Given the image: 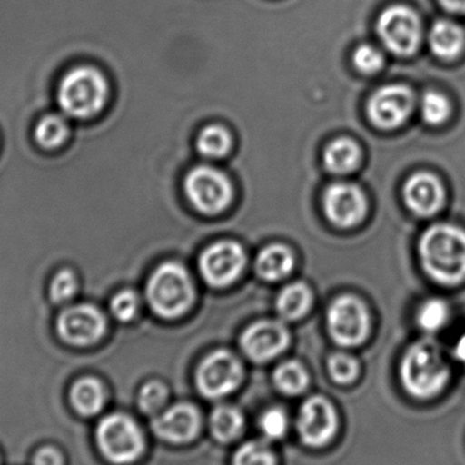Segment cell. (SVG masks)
I'll return each instance as SVG.
<instances>
[{"label":"cell","instance_id":"28","mask_svg":"<svg viewBox=\"0 0 465 465\" xmlns=\"http://www.w3.org/2000/svg\"><path fill=\"white\" fill-rule=\"evenodd\" d=\"M452 106L450 100L439 92H428L422 98V116L429 124L439 125L447 122Z\"/></svg>","mask_w":465,"mask_h":465},{"label":"cell","instance_id":"20","mask_svg":"<svg viewBox=\"0 0 465 465\" xmlns=\"http://www.w3.org/2000/svg\"><path fill=\"white\" fill-rule=\"evenodd\" d=\"M70 399L74 409L79 414L84 417H92L103 409L105 396H104L103 385L97 380L86 377L74 384L71 388Z\"/></svg>","mask_w":465,"mask_h":465},{"label":"cell","instance_id":"1","mask_svg":"<svg viewBox=\"0 0 465 465\" xmlns=\"http://www.w3.org/2000/svg\"><path fill=\"white\" fill-rule=\"evenodd\" d=\"M423 268L434 281L455 286L465 279V232L439 223L423 232L420 242Z\"/></svg>","mask_w":465,"mask_h":465},{"label":"cell","instance_id":"21","mask_svg":"<svg viewBox=\"0 0 465 465\" xmlns=\"http://www.w3.org/2000/svg\"><path fill=\"white\" fill-rule=\"evenodd\" d=\"M360 160V147L350 139H338L324 153L325 166L332 173H349L357 168Z\"/></svg>","mask_w":465,"mask_h":465},{"label":"cell","instance_id":"37","mask_svg":"<svg viewBox=\"0 0 465 465\" xmlns=\"http://www.w3.org/2000/svg\"><path fill=\"white\" fill-rule=\"evenodd\" d=\"M440 3L452 13H465V0H440Z\"/></svg>","mask_w":465,"mask_h":465},{"label":"cell","instance_id":"3","mask_svg":"<svg viewBox=\"0 0 465 465\" xmlns=\"http://www.w3.org/2000/svg\"><path fill=\"white\" fill-rule=\"evenodd\" d=\"M108 84L97 68L78 65L64 74L57 87V104L74 119H89L105 105Z\"/></svg>","mask_w":465,"mask_h":465},{"label":"cell","instance_id":"14","mask_svg":"<svg viewBox=\"0 0 465 465\" xmlns=\"http://www.w3.org/2000/svg\"><path fill=\"white\" fill-rule=\"evenodd\" d=\"M324 210L331 223L339 228H351L365 217V195L357 185H331L324 193Z\"/></svg>","mask_w":465,"mask_h":465},{"label":"cell","instance_id":"9","mask_svg":"<svg viewBox=\"0 0 465 465\" xmlns=\"http://www.w3.org/2000/svg\"><path fill=\"white\" fill-rule=\"evenodd\" d=\"M106 320L100 309L89 303L65 308L57 317V333L65 343L90 346L103 338Z\"/></svg>","mask_w":465,"mask_h":465},{"label":"cell","instance_id":"19","mask_svg":"<svg viewBox=\"0 0 465 465\" xmlns=\"http://www.w3.org/2000/svg\"><path fill=\"white\" fill-rule=\"evenodd\" d=\"M294 265L292 252L283 245H271L257 257V272L265 281H281L289 275Z\"/></svg>","mask_w":465,"mask_h":465},{"label":"cell","instance_id":"4","mask_svg":"<svg viewBox=\"0 0 465 465\" xmlns=\"http://www.w3.org/2000/svg\"><path fill=\"white\" fill-rule=\"evenodd\" d=\"M147 298L161 317L176 319L184 314L193 301V281L187 270L177 262L161 265L147 284Z\"/></svg>","mask_w":465,"mask_h":465},{"label":"cell","instance_id":"18","mask_svg":"<svg viewBox=\"0 0 465 465\" xmlns=\"http://www.w3.org/2000/svg\"><path fill=\"white\" fill-rule=\"evenodd\" d=\"M431 51L441 59L459 56L465 45V33L460 25L450 19H439L429 35Z\"/></svg>","mask_w":465,"mask_h":465},{"label":"cell","instance_id":"29","mask_svg":"<svg viewBox=\"0 0 465 465\" xmlns=\"http://www.w3.org/2000/svg\"><path fill=\"white\" fill-rule=\"evenodd\" d=\"M232 465H276L272 450L260 441L243 444L234 455Z\"/></svg>","mask_w":465,"mask_h":465},{"label":"cell","instance_id":"36","mask_svg":"<svg viewBox=\"0 0 465 465\" xmlns=\"http://www.w3.org/2000/svg\"><path fill=\"white\" fill-rule=\"evenodd\" d=\"M62 456L54 448H43L35 453L33 465H62Z\"/></svg>","mask_w":465,"mask_h":465},{"label":"cell","instance_id":"33","mask_svg":"<svg viewBox=\"0 0 465 465\" xmlns=\"http://www.w3.org/2000/svg\"><path fill=\"white\" fill-rule=\"evenodd\" d=\"M139 298L131 290L117 292L111 301V312L119 322H131L138 314Z\"/></svg>","mask_w":465,"mask_h":465},{"label":"cell","instance_id":"13","mask_svg":"<svg viewBox=\"0 0 465 465\" xmlns=\"http://www.w3.org/2000/svg\"><path fill=\"white\" fill-rule=\"evenodd\" d=\"M245 267V253L238 243L221 241L210 246L201 259V271L212 286L232 283Z\"/></svg>","mask_w":465,"mask_h":465},{"label":"cell","instance_id":"16","mask_svg":"<svg viewBox=\"0 0 465 465\" xmlns=\"http://www.w3.org/2000/svg\"><path fill=\"white\" fill-rule=\"evenodd\" d=\"M201 428V417L198 410L190 404H176L155 415L153 430L166 441L188 442L198 434Z\"/></svg>","mask_w":465,"mask_h":465},{"label":"cell","instance_id":"10","mask_svg":"<svg viewBox=\"0 0 465 465\" xmlns=\"http://www.w3.org/2000/svg\"><path fill=\"white\" fill-rule=\"evenodd\" d=\"M242 380V366L229 351H217L201 363L196 374L199 391L209 399L229 395Z\"/></svg>","mask_w":465,"mask_h":465},{"label":"cell","instance_id":"23","mask_svg":"<svg viewBox=\"0 0 465 465\" xmlns=\"http://www.w3.org/2000/svg\"><path fill=\"white\" fill-rule=\"evenodd\" d=\"M70 136L67 120L60 114H46L35 125V138L44 149H56Z\"/></svg>","mask_w":465,"mask_h":465},{"label":"cell","instance_id":"11","mask_svg":"<svg viewBox=\"0 0 465 465\" xmlns=\"http://www.w3.org/2000/svg\"><path fill=\"white\" fill-rule=\"evenodd\" d=\"M297 428L303 444L312 448L324 447L338 429L335 409L327 399L309 398L298 412Z\"/></svg>","mask_w":465,"mask_h":465},{"label":"cell","instance_id":"7","mask_svg":"<svg viewBox=\"0 0 465 465\" xmlns=\"http://www.w3.org/2000/svg\"><path fill=\"white\" fill-rule=\"evenodd\" d=\"M191 203L204 214H218L231 204L232 188L225 174L209 166L193 169L185 180Z\"/></svg>","mask_w":465,"mask_h":465},{"label":"cell","instance_id":"34","mask_svg":"<svg viewBox=\"0 0 465 465\" xmlns=\"http://www.w3.org/2000/svg\"><path fill=\"white\" fill-rule=\"evenodd\" d=\"M331 377L339 384H350L358 376V363L346 354L333 355L330 360Z\"/></svg>","mask_w":465,"mask_h":465},{"label":"cell","instance_id":"2","mask_svg":"<svg viewBox=\"0 0 465 465\" xmlns=\"http://www.w3.org/2000/svg\"><path fill=\"white\" fill-rule=\"evenodd\" d=\"M450 377V365L439 346L431 341L415 343L401 360V384L414 398L430 399L439 395Z\"/></svg>","mask_w":465,"mask_h":465},{"label":"cell","instance_id":"27","mask_svg":"<svg viewBox=\"0 0 465 465\" xmlns=\"http://www.w3.org/2000/svg\"><path fill=\"white\" fill-rule=\"evenodd\" d=\"M450 320V308L442 300H428L418 312V324L428 332L441 330Z\"/></svg>","mask_w":465,"mask_h":465},{"label":"cell","instance_id":"25","mask_svg":"<svg viewBox=\"0 0 465 465\" xmlns=\"http://www.w3.org/2000/svg\"><path fill=\"white\" fill-rule=\"evenodd\" d=\"M276 387L281 392L289 396L300 395L306 390L309 382V376L305 369L294 361L282 363L273 374Z\"/></svg>","mask_w":465,"mask_h":465},{"label":"cell","instance_id":"32","mask_svg":"<svg viewBox=\"0 0 465 465\" xmlns=\"http://www.w3.org/2000/svg\"><path fill=\"white\" fill-rule=\"evenodd\" d=\"M289 428V420L283 410L271 409L260 420V430L268 440H281Z\"/></svg>","mask_w":465,"mask_h":465},{"label":"cell","instance_id":"15","mask_svg":"<svg viewBox=\"0 0 465 465\" xmlns=\"http://www.w3.org/2000/svg\"><path fill=\"white\" fill-rule=\"evenodd\" d=\"M289 344V333L276 322H260L243 332L241 346L256 362H265L281 354Z\"/></svg>","mask_w":465,"mask_h":465},{"label":"cell","instance_id":"24","mask_svg":"<svg viewBox=\"0 0 465 465\" xmlns=\"http://www.w3.org/2000/svg\"><path fill=\"white\" fill-rule=\"evenodd\" d=\"M212 431L215 439L231 442L240 436L243 429V417L234 407H218L212 414Z\"/></svg>","mask_w":465,"mask_h":465},{"label":"cell","instance_id":"17","mask_svg":"<svg viewBox=\"0 0 465 465\" xmlns=\"http://www.w3.org/2000/svg\"><path fill=\"white\" fill-rule=\"evenodd\" d=\"M404 201L414 214L430 217L437 214L444 204V187L434 174H414L404 187Z\"/></svg>","mask_w":465,"mask_h":465},{"label":"cell","instance_id":"8","mask_svg":"<svg viewBox=\"0 0 465 465\" xmlns=\"http://www.w3.org/2000/svg\"><path fill=\"white\" fill-rule=\"evenodd\" d=\"M369 314L358 298L344 295L328 311V327L336 343L354 347L365 341L369 332Z\"/></svg>","mask_w":465,"mask_h":465},{"label":"cell","instance_id":"26","mask_svg":"<svg viewBox=\"0 0 465 465\" xmlns=\"http://www.w3.org/2000/svg\"><path fill=\"white\" fill-rule=\"evenodd\" d=\"M232 147V138L225 128L210 125L202 131L198 139V149L204 157L221 158L228 154Z\"/></svg>","mask_w":465,"mask_h":465},{"label":"cell","instance_id":"31","mask_svg":"<svg viewBox=\"0 0 465 465\" xmlns=\"http://www.w3.org/2000/svg\"><path fill=\"white\" fill-rule=\"evenodd\" d=\"M168 399V390L161 382L152 381L144 385L139 392V409L144 414L154 415L163 410Z\"/></svg>","mask_w":465,"mask_h":465},{"label":"cell","instance_id":"38","mask_svg":"<svg viewBox=\"0 0 465 465\" xmlns=\"http://www.w3.org/2000/svg\"><path fill=\"white\" fill-rule=\"evenodd\" d=\"M455 357L458 358L460 362L465 363V333L459 339L458 343H456Z\"/></svg>","mask_w":465,"mask_h":465},{"label":"cell","instance_id":"30","mask_svg":"<svg viewBox=\"0 0 465 465\" xmlns=\"http://www.w3.org/2000/svg\"><path fill=\"white\" fill-rule=\"evenodd\" d=\"M78 292V279L71 270H60L49 284V297L54 303H67Z\"/></svg>","mask_w":465,"mask_h":465},{"label":"cell","instance_id":"6","mask_svg":"<svg viewBox=\"0 0 465 465\" xmlns=\"http://www.w3.org/2000/svg\"><path fill=\"white\" fill-rule=\"evenodd\" d=\"M377 33L384 45L399 56H410L422 40L420 15L407 5H391L380 15Z\"/></svg>","mask_w":465,"mask_h":465},{"label":"cell","instance_id":"5","mask_svg":"<svg viewBox=\"0 0 465 465\" xmlns=\"http://www.w3.org/2000/svg\"><path fill=\"white\" fill-rule=\"evenodd\" d=\"M95 437L101 453L114 464L133 463L143 452V434L127 415L114 414L104 418Z\"/></svg>","mask_w":465,"mask_h":465},{"label":"cell","instance_id":"35","mask_svg":"<svg viewBox=\"0 0 465 465\" xmlns=\"http://www.w3.org/2000/svg\"><path fill=\"white\" fill-rule=\"evenodd\" d=\"M354 64L361 73L374 74L381 70L382 64H384V56L373 45L365 44V45L358 46L355 51Z\"/></svg>","mask_w":465,"mask_h":465},{"label":"cell","instance_id":"12","mask_svg":"<svg viewBox=\"0 0 465 465\" xmlns=\"http://www.w3.org/2000/svg\"><path fill=\"white\" fill-rule=\"evenodd\" d=\"M414 108V94L406 86H385L374 93L368 114L377 127L392 130L406 122Z\"/></svg>","mask_w":465,"mask_h":465},{"label":"cell","instance_id":"22","mask_svg":"<svg viewBox=\"0 0 465 465\" xmlns=\"http://www.w3.org/2000/svg\"><path fill=\"white\" fill-rule=\"evenodd\" d=\"M311 302L312 294L308 286L303 283H292L282 290L276 309L283 319L297 320L309 311Z\"/></svg>","mask_w":465,"mask_h":465}]
</instances>
